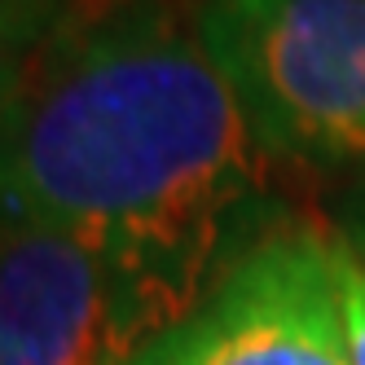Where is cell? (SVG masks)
Masks as SVG:
<instances>
[{
	"label": "cell",
	"instance_id": "cell-1",
	"mask_svg": "<svg viewBox=\"0 0 365 365\" xmlns=\"http://www.w3.org/2000/svg\"><path fill=\"white\" fill-rule=\"evenodd\" d=\"M269 159L194 31L141 5L58 36L0 119V229L101 251L172 326L251 233Z\"/></svg>",
	"mask_w": 365,
	"mask_h": 365
},
{
	"label": "cell",
	"instance_id": "cell-2",
	"mask_svg": "<svg viewBox=\"0 0 365 365\" xmlns=\"http://www.w3.org/2000/svg\"><path fill=\"white\" fill-rule=\"evenodd\" d=\"M264 159L365 172V0H194Z\"/></svg>",
	"mask_w": 365,
	"mask_h": 365
},
{
	"label": "cell",
	"instance_id": "cell-3",
	"mask_svg": "<svg viewBox=\"0 0 365 365\" xmlns=\"http://www.w3.org/2000/svg\"><path fill=\"white\" fill-rule=\"evenodd\" d=\"M128 365H348L322 220H269Z\"/></svg>",
	"mask_w": 365,
	"mask_h": 365
},
{
	"label": "cell",
	"instance_id": "cell-4",
	"mask_svg": "<svg viewBox=\"0 0 365 365\" xmlns=\"http://www.w3.org/2000/svg\"><path fill=\"white\" fill-rule=\"evenodd\" d=\"M168 322L101 251L0 229V365H128Z\"/></svg>",
	"mask_w": 365,
	"mask_h": 365
},
{
	"label": "cell",
	"instance_id": "cell-5",
	"mask_svg": "<svg viewBox=\"0 0 365 365\" xmlns=\"http://www.w3.org/2000/svg\"><path fill=\"white\" fill-rule=\"evenodd\" d=\"M58 40V22L31 0H0V119L31 84L40 58Z\"/></svg>",
	"mask_w": 365,
	"mask_h": 365
},
{
	"label": "cell",
	"instance_id": "cell-6",
	"mask_svg": "<svg viewBox=\"0 0 365 365\" xmlns=\"http://www.w3.org/2000/svg\"><path fill=\"white\" fill-rule=\"evenodd\" d=\"M322 242H326V273H330L334 317H339V334H344L348 365H365V259L326 216H322Z\"/></svg>",
	"mask_w": 365,
	"mask_h": 365
},
{
	"label": "cell",
	"instance_id": "cell-7",
	"mask_svg": "<svg viewBox=\"0 0 365 365\" xmlns=\"http://www.w3.org/2000/svg\"><path fill=\"white\" fill-rule=\"evenodd\" d=\"M40 5L48 18L58 22V36H71V31H84V27H97L106 18H119L128 9H141V5H176V0H31Z\"/></svg>",
	"mask_w": 365,
	"mask_h": 365
},
{
	"label": "cell",
	"instance_id": "cell-8",
	"mask_svg": "<svg viewBox=\"0 0 365 365\" xmlns=\"http://www.w3.org/2000/svg\"><path fill=\"white\" fill-rule=\"evenodd\" d=\"M344 238L361 251V259H365V180H356V185H348L344 194L334 198V207H330V216H326Z\"/></svg>",
	"mask_w": 365,
	"mask_h": 365
}]
</instances>
